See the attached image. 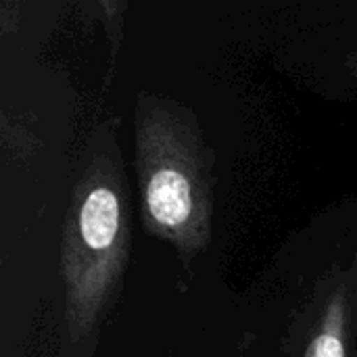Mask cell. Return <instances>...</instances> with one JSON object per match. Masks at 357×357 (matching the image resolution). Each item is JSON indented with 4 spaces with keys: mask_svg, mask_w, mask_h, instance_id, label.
<instances>
[{
    "mask_svg": "<svg viewBox=\"0 0 357 357\" xmlns=\"http://www.w3.org/2000/svg\"><path fill=\"white\" fill-rule=\"evenodd\" d=\"M130 199L113 123L98 128L63 226L61 278L67 335L92 337L115 305L130 257Z\"/></svg>",
    "mask_w": 357,
    "mask_h": 357,
    "instance_id": "cell-1",
    "label": "cell"
},
{
    "mask_svg": "<svg viewBox=\"0 0 357 357\" xmlns=\"http://www.w3.org/2000/svg\"><path fill=\"white\" fill-rule=\"evenodd\" d=\"M136 172L142 224L190 261L211 238L209 153L195 113L157 94L136 100Z\"/></svg>",
    "mask_w": 357,
    "mask_h": 357,
    "instance_id": "cell-2",
    "label": "cell"
},
{
    "mask_svg": "<svg viewBox=\"0 0 357 357\" xmlns=\"http://www.w3.org/2000/svg\"><path fill=\"white\" fill-rule=\"evenodd\" d=\"M349 343V295L339 284L331 291L320 314V324L305 347L303 357H347Z\"/></svg>",
    "mask_w": 357,
    "mask_h": 357,
    "instance_id": "cell-3",
    "label": "cell"
},
{
    "mask_svg": "<svg viewBox=\"0 0 357 357\" xmlns=\"http://www.w3.org/2000/svg\"><path fill=\"white\" fill-rule=\"evenodd\" d=\"M349 65H351V67H354V69L357 71V52H356V54H351V56H349Z\"/></svg>",
    "mask_w": 357,
    "mask_h": 357,
    "instance_id": "cell-4",
    "label": "cell"
}]
</instances>
